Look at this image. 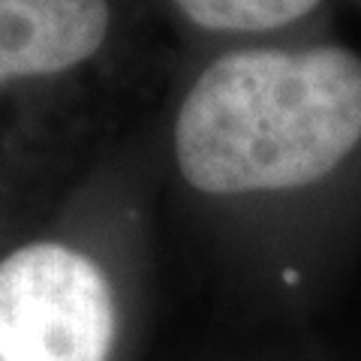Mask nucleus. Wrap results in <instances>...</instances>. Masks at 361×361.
I'll list each match as a JSON object with an SVG mask.
<instances>
[{
    "mask_svg": "<svg viewBox=\"0 0 361 361\" xmlns=\"http://www.w3.org/2000/svg\"><path fill=\"white\" fill-rule=\"evenodd\" d=\"M208 30H277L313 13L322 0H175Z\"/></svg>",
    "mask_w": 361,
    "mask_h": 361,
    "instance_id": "nucleus-4",
    "label": "nucleus"
},
{
    "mask_svg": "<svg viewBox=\"0 0 361 361\" xmlns=\"http://www.w3.org/2000/svg\"><path fill=\"white\" fill-rule=\"evenodd\" d=\"M106 33L109 0H0V85L73 70Z\"/></svg>",
    "mask_w": 361,
    "mask_h": 361,
    "instance_id": "nucleus-3",
    "label": "nucleus"
},
{
    "mask_svg": "<svg viewBox=\"0 0 361 361\" xmlns=\"http://www.w3.org/2000/svg\"><path fill=\"white\" fill-rule=\"evenodd\" d=\"M115 298L94 259L27 244L0 262V361H109Z\"/></svg>",
    "mask_w": 361,
    "mask_h": 361,
    "instance_id": "nucleus-2",
    "label": "nucleus"
},
{
    "mask_svg": "<svg viewBox=\"0 0 361 361\" xmlns=\"http://www.w3.org/2000/svg\"><path fill=\"white\" fill-rule=\"evenodd\" d=\"M361 148V54L250 49L211 63L175 123L178 166L202 193L298 190Z\"/></svg>",
    "mask_w": 361,
    "mask_h": 361,
    "instance_id": "nucleus-1",
    "label": "nucleus"
}]
</instances>
